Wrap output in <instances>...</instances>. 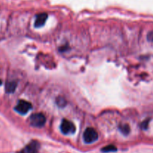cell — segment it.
Masks as SVG:
<instances>
[{"instance_id": "6da1fadb", "label": "cell", "mask_w": 153, "mask_h": 153, "mask_svg": "<svg viewBox=\"0 0 153 153\" xmlns=\"http://www.w3.org/2000/svg\"><path fill=\"white\" fill-rule=\"evenodd\" d=\"M98 133L94 128H88L83 134L84 141L86 143H92L98 139Z\"/></svg>"}, {"instance_id": "7a4b0ae2", "label": "cell", "mask_w": 153, "mask_h": 153, "mask_svg": "<svg viewBox=\"0 0 153 153\" xmlns=\"http://www.w3.org/2000/svg\"><path fill=\"white\" fill-rule=\"evenodd\" d=\"M30 123L34 127H42L46 123V117L41 113L34 114L30 117Z\"/></svg>"}, {"instance_id": "3957f363", "label": "cell", "mask_w": 153, "mask_h": 153, "mask_svg": "<svg viewBox=\"0 0 153 153\" xmlns=\"http://www.w3.org/2000/svg\"><path fill=\"white\" fill-rule=\"evenodd\" d=\"M61 131L64 134H73L76 131V126L72 122H70L68 120H63L61 123Z\"/></svg>"}, {"instance_id": "277c9868", "label": "cell", "mask_w": 153, "mask_h": 153, "mask_svg": "<svg viewBox=\"0 0 153 153\" xmlns=\"http://www.w3.org/2000/svg\"><path fill=\"white\" fill-rule=\"evenodd\" d=\"M31 108H32V105L29 102L21 100L18 102L17 105L15 107V110L20 114H25L31 110Z\"/></svg>"}, {"instance_id": "5b68a950", "label": "cell", "mask_w": 153, "mask_h": 153, "mask_svg": "<svg viewBox=\"0 0 153 153\" xmlns=\"http://www.w3.org/2000/svg\"><path fill=\"white\" fill-rule=\"evenodd\" d=\"M39 148H40V144L37 141L33 140L30 142L21 152L22 153H38Z\"/></svg>"}, {"instance_id": "8992f818", "label": "cell", "mask_w": 153, "mask_h": 153, "mask_svg": "<svg viewBox=\"0 0 153 153\" xmlns=\"http://www.w3.org/2000/svg\"><path fill=\"white\" fill-rule=\"evenodd\" d=\"M48 15L46 13H39L36 16L35 22H34V26L36 28H40L44 25L45 22H46V19H47Z\"/></svg>"}, {"instance_id": "52a82bcc", "label": "cell", "mask_w": 153, "mask_h": 153, "mask_svg": "<svg viewBox=\"0 0 153 153\" xmlns=\"http://www.w3.org/2000/svg\"><path fill=\"white\" fill-rule=\"evenodd\" d=\"M16 82H9L6 85V91L7 93H13L14 92L15 89L16 88Z\"/></svg>"}, {"instance_id": "ba28073f", "label": "cell", "mask_w": 153, "mask_h": 153, "mask_svg": "<svg viewBox=\"0 0 153 153\" xmlns=\"http://www.w3.org/2000/svg\"><path fill=\"white\" fill-rule=\"evenodd\" d=\"M117 150V147L114 145H108L107 146H105L102 149V152H116Z\"/></svg>"}, {"instance_id": "9c48e42d", "label": "cell", "mask_w": 153, "mask_h": 153, "mask_svg": "<svg viewBox=\"0 0 153 153\" xmlns=\"http://www.w3.org/2000/svg\"><path fill=\"white\" fill-rule=\"evenodd\" d=\"M120 131L123 133V134H125V135H127V134L129 133L130 128L127 124H123V125L120 126Z\"/></svg>"}, {"instance_id": "30bf717a", "label": "cell", "mask_w": 153, "mask_h": 153, "mask_svg": "<svg viewBox=\"0 0 153 153\" xmlns=\"http://www.w3.org/2000/svg\"><path fill=\"white\" fill-rule=\"evenodd\" d=\"M56 103L58 106H60V107H64L66 105L65 99L62 98V97H58L56 100Z\"/></svg>"}, {"instance_id": "8fae6325", "label": "cell", "mask_w": 153, "mask_h": 153, "mask_svg": "<svg viewBox=\"0 0 153 153\" xmlns=\"http://www.w3.org/2000/svg\"><path fill=\"white\" fill-rule=\"evenodd\" d=\"M1 85V81L0 80V85Z\"/></svg>"}, {"instance_id": "7c38bea8", "label": "cell", "mask_w": 153, "mask_h": 153, "mask_svg": "<svg viewBox=\"0 0 153 153\" xmlns=\"http://www.w3.org/2000/svg\"><path fill=\"white\" fill-rule=\"evenodd\" d=\"M17 153H22V152L20 151V152H17Z\"/></svg>"}]
</instances>
